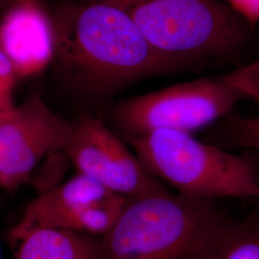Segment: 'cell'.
<instances>
[{"label": "cell", "instance_id": "obj_18", "mask_svg": "<svg viewBox=\"0 0 259 259\" xmlns=\"http://www.w3.org/2000/svg\"><path fill=\"white\" fill-rule=\"evenodd\" d=\"M0 259H2V254H1V250H0Z\"/></svg>", "mask_w": 259, "mask_h": 259}, {"label": "cell", "instance_id": "obj_9", "mask_svg": "<svg viewBox=\"0 0 259 259\" xmlns=\"http://www.w3.org/2000/svg\"><path fill=\"white\" fill-rule=\"evenodd\" d=\"M111 194L93 180L77 174L63 185L40 193L27 204L20 219L8 232L10 244L34 230L58 229L70 214Z\"/></svg>", "mask_w": 259, "mask_h": 259}, {"label": "cell", "instance_id": "obj_14", "mask_svg": "<svg viewBox=\"0 0 259 259\" xmlns=\"http://www.w3.org/2000/svg\"><path fill=\"white\" fill-rule=\"evenodd\" d=\"M222 76L246 99H252L259 106V61ZM257 118L259 119V116Z\"/></svg>", "mask_w": 259, "mask_h": 259}, {"label": "cell", "instance_id": "obj_5", "mask_svg": "<svg viewBox=\"0 0 259 259\" xmlns=\"http://www.w3.org/2000/svg\"><path fill=\"white\" fill-rule=\"evenodd\" d=\"M244 99L223 76L203 78L122 101L112 116L124 139L161 129L191 134L230 114Z\"/></svg>", "mask_w": 259, "mask_h": 259}, {"label": "cell", "instance_id": "obj_4", "mask_svg": "<svg viewBox=\"0 0 259 259\" xmlns=\"http://www.w3.org/2000/svg\"><path fill=\"white\" fill-rule=\"evenodd\" d=\"M153 177L178 195L213 201L221 197L259 199V178L250 160L177 130L126 138Z\"/></svg>", "mask_w": 259, "mask_h": 259}, {"label": "cell", "instance_id": "obj_16", "mask_svg": "<svg viewBox=\"0 0 259 259\" xmlns=\"http://www.w3.org/2000/svg\"><path fill=\"white\" fill-rule=\"evenodd\" d=\"M17 79L18 77L9 59L0 50V88L13 93Z\"/></svg>", "mask_w": 259, "mask_h": 259}, {"label": "cell", "instance_id": "obj_19", "mask_svg": "<svg viewBox=\"0 0 259 259\" xmlns=\"http://www.w3.org/2000/svg\"><path fill=\"white\" fill-rule=\"evenodd\" d=\"M1 2H2V0H0V3H1Z\"/></svg>", "mask_w": 259, "mask_h": 259}, {"label": "cell", "instance_id": "obj_13", "mask_svg": "<svg viewBox=\"0 0 259 259\" xmlns=\"http://www.w3.org/2000/svg\"><path fill=\"white\" fill-rule=\"evenodd\" d=\"M222 140L232 145L259 150V119L232 116L226 123Z\"/></svg>", "mask_w": 259, "mask_h": 259}, {"label": "cell", "instance_id": "obj_2", "mask_svg": "<svg viewBox=\"0 0 259 259\" xmlns=\"http://www.w3.org/2000/svg\"><path fill=\"white\" fill-rule=\"evenodd\" d=\"M232 220L213 201L171 192L131 200L101 237L102 259H210Z\"/></svg>", "mask_w": 259, "mask_h": 259}, {"label": "cell", "instance_id": "obj_6", "mask_svg": "<svg viewBox=\"0 0 259 259\" xmlns=\"http://www.w3.org/2000/svg\"><path fill=\"white\" fill-rule=\"evenodd\" d=\"M63 152L78 174L93 180L112 194L138 200L170 192L97 117L85 115L73 123Z\"/></svg>", "mask_w": 259, "mask_h": 259}, {"label": "cell", "instance_id": "obj_8", "mask_svg": "<svg viewBox=\"0 0 259 259\" xmlns=\"http://www.w3.org/2000/svg\"><path fill=\"white\" fill-rule=\"evenodd\" d=\"M0 50L18 78L38 74L52 63V22L40 0H12L0 19Z\"/></svg>", "mask_w": 259, "mask_h": 259}, {"label": "cell", "instance_id": "obj_12", "mask_svg": "<svg viewBox=\"0 0 259 259\" xmlns=\"http://www.w3.org/2000/svg\"><path fill=\"white\" fill-rule=\"evenodd\" d=\"M210 259H259V220H232L216 244Z\"/></svg>", "mask_w": 259, "mask_h": 259}, {"label": "cell", "instance_id": "obj_10", "mask_svg": "<svg viewBox=\"0 0 259 259\" xmlns=\"http://www.w3.org/2000/svg\"><path fill=\"white\" fill-rule=\"evenodd\" d=\"M11 246L14 259H102L101 239L63 229L34 230Z\"/></svg>", "mask_w": 259, "mask_h": 259}, {"label": "cell", "instance_id": "obj_17", "mask_svg": "<svg viewBox=\"0 0 259 259\" xmlns=\"http://www.w3.org/2000/svg\"><path fill=\"white\" fill-rule=\"evenodd\" d=\"M15 107L13 102V93L0 88V118Z\"/></svg>", "mask_w": 259, "mask_h": 259}, {"label": "cell", "instance_id": "obj_3", "mask_svg": "<svg viewBox=\"0 0 259 259\" xmlns=\"http://www.w3.org/2000/svg\"><path fill=\"white\" fill-rule=\"evenodd\" d=\"M96 1L122 11L158 52L195 65L233 57L250 37L251 24L218 0Z\"/></svg>", "mask_w": 259, "mask_h": 259}, {"label": "cell", "instance_id": "obj_11", "mask_svg": "<svg viewBox=\"0 0 259 259\" xmlns=\"http://www.w3.org/2000/svg\"><path fill=\"white\" fill-rule=\"evenodd\" d=\"M130 201L120 195H110L70 214L58 229L103 237L117 222Z\"/></svg>", "mask_w": 259, "mask_h": 259}, {"label": "cell", "instance_id": "obj_15", "mask_svg": "<svg viewBox=\"0 0 259 259\" xmlns=\"http://www.w3.org/2000/svg\"><path fill=\"white\" fill-rule=\"evenodd\" d=\"M229 6L250 24L259 22V0H228Z\"/></svg>", "mask_w": 259, "mask_h": 259}, {"label": "cell", "instance_id": "obj_1", "mask_svg": "<svg viewBox=\"0 0 259 259\" xmlns=\"http://www.w3.org/2000/svg\"><path fill=\"white\" fill-rule=\"evenodd\" d=\"M50 18L56 72L89 98H104L141 80L198 65L157 51L122 11L104 2H66Z\"/></svg>", "mask_w": 259, "mask_h": 259}, {"label": "cell", "instance_id": "obj_7", "mask_svg": "<svg viewBox=\"0 0 259 259\" xmlns=\"http://www.w3.org/2000/svg\"><path fill=\"white\" fill-rule=\"evenodd\" d=\"M72 126L36 93L0 118V189H18L46 157L63 152Z\"/></svg>", "mask_w": 259, "mask_h": 259}]
</instances>
